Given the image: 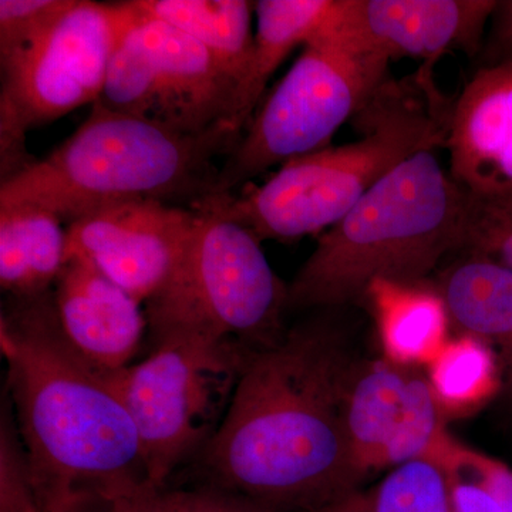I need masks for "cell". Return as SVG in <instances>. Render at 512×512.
I'll list each match as a JSON object with an SVG mask.
<instances>
[{
	"mask_svg": "<svg viewBox=\"0 0 512 512\" xmlns=\"http://www.w3.org/2000/svg\"><path fill=\"white\" fill-rule=\"evenodd\" d=\"M340 309L311 311L249 355L220 427L202 448L210 487L275 512H320L359 490L345 434L357 359Z\"/></svg>",
	"mask_w": 512,
	"mask_h": 512,
	"instance_id": "6da1fadb",
	"label": "cell"
},
{
	"mask_svg": "<svg viewBox=\"0 0 512 512\" xmlns=\"http://www.w3.org/2000/svg\"><path fill=\"white\" fill-rule=\"evenodd\" d=\"M13 301L0 316V348L40 511L150 487L133 420L103 373L64 339L53 291Z\"/></svg>",
	"mask_w": 512,
	"mask_h": 512,
	"instance_id": "7a4b0ae2",
	"label": "cell"
},
{
	"mask_svg": "<svg viewBox=\"0 0 512 512\" xmlns=\"http://www.w3.org/2000/svg\"><path fill=\"white\" fill-rule=\"evenodd\" d=\"M241 138L229 124L180 133L94 103L49 156L0 184V208L33 205L69 224L124 201L192 208L217 194L222 164Z\"/></svg>",
	"mask_w": 512,
	"mask_h": 512,
	"instance_id": "3957f363",
	"label": "cell"
},
{
	"mask_svg": "<svg viewBox=\"0 0 512 512\" xmlns=\"http://www.w3.org/2000/svg\"><path fill=\"white\" fill-rule=\"evenodd\" d=\"M468 197L434 150L407 158L332 228L288 285L289 311L345 308L377 279L420 284L464 249Z\"/></svg>",
	"mask_w": 512,
	"mask_h": 512,
	"instance_id": "277c9868",
	"label": "cell"
},
{
	"mask_svg": "<svg viewBox=\"0 0 512 512\" xmlns=\"http://www.w3.org/2000/svg\"><path fill=\"white\" fill-rule=\"evenodd\" d=\"M450 113L427 67L387 82L356 117L359 140L293 158L265 183L229 194V214L261 242L319 237L407 158L446 146Z\"/></svg>",
	"mask_w": 512,
	"mask_h": 512,
	"instance_id": "5b68a950",
	"label": "cell"
},
{
	"mask_svg": "<svg viewBox=\"0 0 512 512\" xmlns=\"http://www.w3.org/2000/svg\"><path fill=\"white\" fill-rule=\"evenodd\" d=\"M228 194L192 207L195 224L180 264L146 303L154 345L167 340L259 350L284 336L288 285L251 229L228 211Z\"/></svg>",
	"mask_w": 512,
	"mask_h": 512,
	"instance_id": "8992f818",
	"label": "cell"
},
{
	"mask_svg": "<svg viewBox=\"0 0 512 512\" xmlns=\"http://www.w3.org/2000/svg\"><path fill=\"white\" fill-rule=\"evenodd\" d=\"M389 60L349 35L332 13L266 97L221 167L217 194H235L274 165L330 146L389 82Z\"/></svg>",
	"mask_w": 512,
	"mask_h": 512,
	"instance_id": "52a82bcc",
	"label": "cell"
},
{
	"mask_svg": "<svg viewBox=\"0 0 512 512\" xmlns=\"http://www.w3.org/2000/svg\"><path fill=\"white\" fill-rule=\"evenodd\" d=\"M134 18L130 0H74L29 49L0 64L2 183L35 163L26 151L30 128L53 123L100 100L111 59Z\"/></svg>",
	"mask_w": 512,
	"mask_h": 512,
	"instance_id": "ba28073f",
	"label": "cell"
},
{
	"mask_svg": "<svg viewBox=\"0 0 512 512\" xmlns=\"http://www.w3.org/2000/svg\"><path fill=\"white\" fill-rule=\"evenodd\" d=\"M252 352L167 340L141 362L104 375L136 427L150 487L164 488L175 468L207 446Z\"/></svg>",
	"mask_w": 512,
	"mask_h": 512,
	"instance_id": "9c48e42d",
	"label": "cell"
},
{
	"mask_svg": "<svg viewBox=\"0 0 512 512\" xmlns=\"http://www.w3.org/2000/svg\"><path fill=\"white\" fill-rule=\"evenodd\" d=\"M134 10L136 18L121 36L97 103L180 133L232 126L234 80L197 40Z\"/></svg>",
	"mask_w": 512,
	"mask_h": 512,
	"instance_id": "30bf717a",
	"label": "cell"
},
{
	"mask_svg": "<svg viewBox=\"0 0 512 512\" xmlns=\"http://www.w3.org/2000/svg\"><path fill=\"white\" fill-rule=\"evenodd\" d=\"M345 434L360 483L413 460L444 466L458 444L426 373L384 356L356 360L346 390Z\"/></svg>",
	"mask_w": 512,
	"mask_h": 512,
	"instance_id": "8fae6325",
	"label": "cell"
},
{
	"mask_svg": "<svg viewBox=\"0 0 512 512\" xmlns=\"http://www.w3.org/2000/svg\"><path fill=\"white\" fill-rule=\"evenodd\" d=\"M192 208L153 200L124 201L67 225V259L82 258L138 302L163 289L190 244Z\"/></svg>",
	"mask_w": 512,
	"mask_h": 512,
	"instance_id": "7c38bea8",
	"label": "cell"
},
{
	"mask_svg": "<svg viewBox=\"0 0 512 512\" xmlns=\"http://www.w3.org/2000/svg\"><path fill=\"white\" fill-rule=\"evenodd\" d=\"M494 0H336V19L350 36L387 60L434 63L451 52L476 53Z\"/></svg>",
	"mask_w": 512,
	"mask_h": 512,
	"instance_id": "4fadbf2b",
	"label": "cell"
},
{
	"mask_svg": "<svg viewBox=\"0 0 512 512\" xmlns=\"http://www.w3.org/2000/svg\"><path fill=\"white\" fill-rule=\"evenodd\" d=\"M446 147L468 198H512V59L478 70L451 104Z\"/></svg>",
	"mask_w": 512,
	"mask_h": 512,
	"instance_id": "5bb4252c",
	"label": "cell"
},
{
	"mask_svg": "<svg viewBox=\"0 0 512 512\" xmlns=\"http://www.w3.org/2000/svg\"><path fill=\"white\" fill-rule=\"evenodd\" d=\"M53 301L64 339L87 365L103 375L131 365L148 328L143 303L82 258L67 259Z\"/></svg>",
	"mask_w": 512,
	"mask_h": 512,
	"instance_id": "9a60e30c",
	"label": "cell"
},
{
	"mask_svg": "<svg viewBox=\"0 0 512 512\" xmlns=\"http://www.w3.org/2000/svg\"><path fill=\"white\" fill-rule=\"evenodd\" d=\"M434 286L446 303L454 329L491 350L503 390L512 397V269L466 252Z\"/></svg>",
	"mask_w": 512,
	"mask_h": 512,
	"instance_id": "2e32d148",
	"label": "cell"
},
{
	"mask_svg": "<svg viewBox=\"0 0 512 512\" xmlns=\"http://www.w3.org/2000/svg\"><path fill=\"white\" fill-rule=\"evenodd\" d=\"M383 356L404 366H427L450 339L451 320L436 286L429 282L377 279L366 289Z\"/></svg>",
	"mask_w": 512,
	"mask_h": 512,
	"instance_id": "e0dca14e",
	"label": "cell"
},
{
	"mask_svg": "<svg viewBox=\"0 0 512 512\" xmlns=\"http://www.w3.org/2000/svg\"><path fill=\"white\" fill-rule=\"evenodd\" d=\"M67 262V229L33 205L0 208V285L12 298L50 292Z\"/></svg>",
	"mask_w": 512,
	"mask_h": 512,
	"instance_id": "ac0fdd59",
	"label": "cell"
},
{
	"mask_svg": "<svg viewBox=\"0 0 512 512\" xmlns=\"http://www.w3.org/2000/svg\"><path fill=\"white\" fill-rule=\"evenodd\" d=\"M138 13L174 26L201 43L237 84L247 80L254 59L252 13L247 0H131ZM237 100V97H235ZM235 110V109H234Z\"/></svg>",
	"mask_w": 512,
	"mask_h": 512,
	"instance_id": "d6986e66",
	"label": "cell"
},
{
	"mask_svg": "<svg viewBox=\"0 0 512 512\" xmlns=\"http://www.w3.org/2000/svg\"><path fill=\"white\" fill-rule=\"evenodd\" d=\"M335 0H259L255 2L254 59L235 100L232 126L244 134L258 110L272 74L298 46H305L332 13Z\"/></svg>",
	"mask_w": 512,
	"mask_h": 512,
	"instance_id": "ffe728a7",
	"label": "cell"
},
{
	"mask_svg": "<svg viewBox=\"0 0 512 512\" xmlns=\"http://www.w3.org/2000/svg\"><path fill=\"white\" fill-rule=\"evenodd\" d=\"M434 396L447 416H461L484 406L503 390L500 369L491 350L473 336L447 340L426 366Z\"/></svg>",
	"mask_w": 512,
	"mask_h": 512,
	"instance_id": "44dd1931",
	"label": "cell"
},
{
	"mask_svg": "<svg viewBox=\"0 0 512 512\" xmlns=\"http://www.w3.org/2000/svg\"><path fill=\"white\" fill-rule=\"evenodd\" d=\"M320 512H454L444 466L413 460L392 468L376 485L356 490Z\"/></svg>",
	"mask_w": 512,
	"mask_h": 512,
	"instance_id": "7402d4cb",
	"label": "cell"
},
{
	"mask_svg": "<svg viewBox=\"0 0 512 512\" xmlns=\"http://www.w3.org/2000/svg\"><path fill=\"white\" fill-rule=\"evenodd\" d=\"M454 512H512V470L458 443L446 463Z\"/></svg>",
	"mask_w": 512,
	"mask_h": 512,
	"instance_id": "603a6c76",
	"label": "cell"
},
{
	"mask_svg": "<svg viewBox=\"0 0 512 512\" xmlns=\"http://www.w3.org/2000/svg\"><path fill=\"white\" fill-rule=\"evenodd\" d=\"M74 0H0V64L37 42Z\"/></svg>",
	"mask_w": 512,
	"mask_h": 512,
	"instance_id": "cb8c5ba5",
	"label": "cell"
},
{
	"mask_svg": "<svg viewBox=\"0 0 512 512\" xmlns=\"http://www.w3.org/2000/svg\"><path fill=\"white\" fill-rule=\"evenodd\" d=\"M0 512H42L10 402L0 419Z\"/></svg>",
	"mask_w": 512,
	"mask_h": 512,
	"instance_id": "d4e9b609",
	"label": "cell"
},
{
	"mask_svg": "<svg viewBox=\"0 0 512 512\" xmlns=\"http://www.w3.org/2000/svg\"><path fill=\"white\" fill-rule=\"evenodd\" d=\"M463 251L485 256L512 269V198L498 201L468 198Z\"/></svg>",
	"mask_w": 512,
	"mask_h": 512,
	"instance_id": "484cf974",
	"label": "cell"
},
{
	"mask_svg": "<svg viewBox=\"0 0 512 512\" xmlns=\"http://www.w3.org/2000/svg\"><path fill=\"white\" fill-rule=\"evenodd\" d=\"M137 501L143 512H275L210 485L195 490L146 487L138 493Z\"/></svg>",
	"mask_w": 512,
	"mask_h": 512,
	"instance_id": "4316f807",
	"label": "cell"
},
{
	"mask_svg": "<svg viewBox=\"0 0 512 512\" xmlns=\"http://www.w3.org/2000/svg\"><path fill=\"white\" fill-rule=\"evenodd\" d=\"M493 25V45L497 52V60L512 59V0L498 2Z\"/></svg>",
	"mask_w": 512,
	"mask_h": 512,
	"instance_id": "83f0119b",
	"label": "cell"
},
{
	"mask_svg": "<svg viewBox=\"0 0 512 512\" xmlns=\"http://www.w3.org/2000/svg\"><path fill=\"white\" fill-rule=\"evenodd\" d=\"M138 493L128 495V497L113 498V500H99L80 504L66 512H143L140 505H138Z\"/></svg>",
	"mask_w": 512,
	"mask_h": 512,
	"instance_id": "f1b7e54d",
	"label": "cell"
}]
</instances>
